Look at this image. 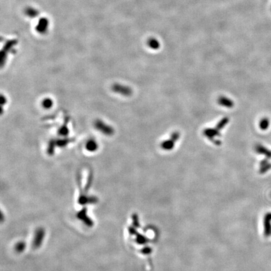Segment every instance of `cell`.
I'll use <instances>...</instances> for the list:
<instances>
[{"label": "cell", "instance_id": "cell-1", "mask_svg": "<svg viewBox=\"0 0 271 271\" xmlns=\"http://www.w3.org/2000/svg\"><path fill=\"white\" fill-rule=\"evenodd\" d=\"M264 233L267 237H269L271 234V213H267L265 215Z\"/></svg>", "mask_w": 271, "mask_h": 271}, {"label": "cell", "instance_id": "cell-3", "mask_svg": "<svg viewBox=\"0 0 271 271\" xmlns=\"http://www.w3.org/2000/svg\"><path fill=\"white\" fill-rule=\"evenodd\" d=\"M262 168L261 169V172L262 173H264L266 171H267V170H269V169L271 168V164L269 163V162L267 161V160H264L262 162Z\"/></svg>", "mask_w": 271, "mask_h": 271}, {"label": "cell", "instance_id": "cell-7", "mask_svg": "<svg viewBox=\"0 0 271 271\" xmlns=\"http://www.w3.org/2000/svg\"><path fill=\"white\" fill-rule=\"evenodd\" d=\"M97 146V145L96 143H95L94 141H90V142L87 144V148H88L89 150L92 151V150L96 149Z\"/></svg>", "mask_w": 271, "mask_h": 271}, {"label": "cell", "instance_id": "cell-8", "mask_svg": "<svg viewBox=\"0 0 271 271\" xmlns=\"http://www.w3.org/2000/svg\"><path fill=\"white\" fill-rule=\"evenodd\" d=\"M162 146L165 147V149H169V148H171L173 147V144L172 141H166V142H165L163 144H162Z\"/></svg>", "mask_w": 271, "mask_h": 271}, {"label": "cell", "instance_id": "cell-5", "mask_svg": "<svg viewBox=\"0 0 271 271\" xmlns=\"http://www.w3.org/2000/svg\"><path fill=\"white\" fill-rule=\"evenodd\" d=\"M269 119L267 118H264V119H262L259 124L260 127H261V129H262V130H265V129H267L269 127Z\"/></svg>", "mask_w": 271, "mask_h": 271}, {"label": "cell", "instance_id": "cell-4", "mask_svg": "<svg viewBox=\"0 0 271 271\" xmlns=\"http://www.w3.org/2000/svg\"><path fill=\"white\" fill-rule=\"evenodd\" d=\"M219 103H220V104H222L223 106L229 107H232L233 105L232 102L230 100L227 99L226 98H220V99L219 100Z\"/></svg>", "mask_w": 271, "mask_h": 271}, {"label": "cell", "instance_id": "cell-9", "mask_svg": "<svg viewBox=\"0 0 271 271\" xmlns=\"http://www.w3.org/2000/svg\"><path fill=\"white\" fill-rule=\"evenodd\" d=\"M52 101L51 100H45L43 102V106L45 107H50L52 106Z\"/></svg>", "mask_w": 271, "mask_h": 271}, {"label": "cell", "instance_id": "cell-2", "mask_svg": "<svg viewBox=\"0 0 271 271\" xmlns=\"http://www.w3.org/2000/svg\"><path fill=\"white\" fill-rule=\"evenodd\" d=\"M257 152H259L260 153L266 155L268 158H271V152L270 151H269L267 149H266L265 148H264L263 146H257Z\"/></svg>", "mask_w": 271, "mask_h": 271}, {"label": "cell", "instance_id": "cell-6", "mask_svg": "<svg viewBox=\"0 0 271 271\" xmlns=\"http://www.w3.org/2000/svg\"><path fill=\"white\" fill-rule=\"evenodd\" d=\"M149 45L152 48H158L159 47V43L156 40L151 39L149 41Z\"/></svg>", "mask_w": 271, "mask_h": 271}]
</instances>
